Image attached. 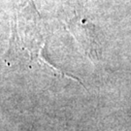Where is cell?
I'll return each instance as SVG.
<instances>
[{
  "label": "cell",
  "instance_id": "6da1fadb",
  "mask_svg": "<svg viewBox=\"0 0 131 131\" xmlns=\"http://www.w3.org/2000/svg\"><path fill=\"white\" fill-rule=\"evenodd\" d=\"M69 32L75 37L79 46L92 62L100 57L98 37L95 33L94 26L90 24H84V19L74 18L65 23Z\"/></svg>",
  "mask_w": 131,
  "mask_h": 131
}]
</instances>
